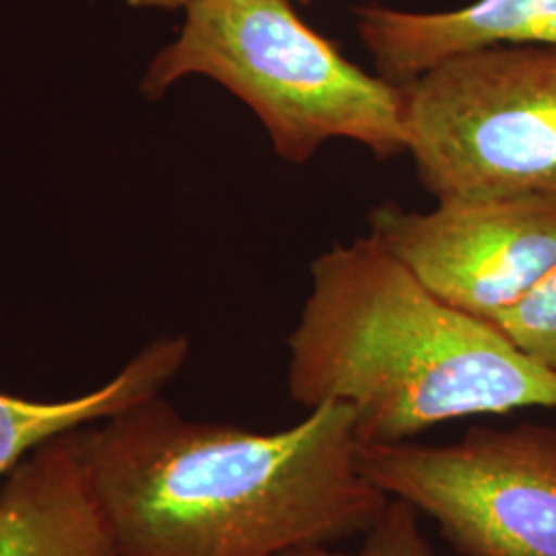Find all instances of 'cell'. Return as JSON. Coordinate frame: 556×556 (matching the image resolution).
Listing matches in <instances>:
<instances>
[{"instance_id":"3","label":"cell","mask_w":556,"mask_h":556,"mask_svg":"<svg viewBox=\"0 0 556 556\" xmlns=\"http://www.w3.org/2000/svg\"><path fill=\"white\" fill-rule=\"evenodd\" d=\"M204 77L243 101L280 160L301 165L328 140H355L379 161L406 153L402 87L369 75L301 20L293 0H202L149 62L140 93L163 98Z\"/></svg>"},{"instance_id":"10","label":"cell","mask_w":556,"mask_h":556,"mask_svg":"<svg viewBox=\"0 0 556 556\" xmlns=\"http://www.w3.org/2000/svg\"><path fill=\"white\" fill-rule=\"evenodd\" d=\"M489 321L521 353L556 376V266L534 289Z\"/></svg>"},{"instance_id":"4","label":"cell","mask_w":556,"mask_h":556,"mask_svg":"<svg viewBox=\"0 0 556 556\" xmlns=\"http://www.w3.org/2000/svg\"><path fill=\"white\" fill-rule=\"evenodd\" d=\"M400 87L406 153L438 202L556 200V48L470 50Z\"/></svg>"},{"instance_id":"6","label":"cell","mask_w":556,"mask_h":556,"mask_svg":"<svg viewBox=\"0 0 556 556\" xmlns=\"http://www.w3.org/2000/svg\"><path fill=\"white\" fill-rule=\"evenodd\" d=\"M369 236L431 293L491 319L555 268L556 200H457L431 213L381 204Z\"/></svg>"},{"instance_id":"5","label":"cell","mask_w":556,"mask_h":556,"mask_svg":"<svg viewBox=\"0 0 556 556\" xmlns=\"http://www.w3.org/2000/svg\"><path fill=\"white\" fill-rule=\"evenodd\" d=\"M358 468L462 556H556V427H472L450 445L358 443Z\"/></svg>"},{"instance_id":"12","label":"cell","mask_w":556,"mask_h":556,"mask_svg":"<svg viewBox=\"0 0 556 556\" xmlns=\"http://www.w3.org/2000/svg\"><path fill=\"white\" fill-rule=\"evenodd\" d=\"M132 9H151V11H186L188 7L202 0H122ZM299 4H309L312 0H293Z\"/></svg>"},{"instance_id":"7","label":"cell","mask_w":556,"mask_h":556,"mask_svg":"<svg viewBox=\"0 0 556 556\" xmlns=\"http://www.w3.org/2000/svg\"><path fill=\"white\" fill-rule=\"evenodd\" d=\"M0 556H118L91 477L89 427L46 441L9 472Z\"/></svg>"},{"instance_id":"2","label":"cell","mask_w":556,"mask_h":556,"mask_svg":"<svg viewBox=\"0 0 556 556\" xmlns=\"http://www.w3.org/2000/svg\"><path fill=\"white\" fill-rule=\"evenodd\" d=\"M289 346V394L342 402L358 443H402L456 418L556 408V376L489 319L431 293L379 241L337 243L312 262Z\"/></svg>"},{"instance_id":"8","label":"cell","mask_w":556,"mask_h":556,"mask_svg":"<svg viewBox=\"0 0 556 556\" xmlns=\"http://www.w3.org/2000/svg\"><path fill=\"white\" fill-rule=\"evenodd\" d=\"M355 27L376 75L406 85L439 62L470 50L556 48V0H475L439 13L363 4L355 9Z\"/></svg>"},{"instance_id":"1","label":"cell","mask_w":556,"mask_h":556,"mask_svg":"<svg viewBox=\"0 0 556 556\" xmlns=\"http://www.w3.org/2000/svg\"><path fill=\"white\" fill-rule=\"evenodd\" d=\"M357 450L342 402L277 433L181 417L161 394L89 425L118 556H280L367 532L390 497Z\"/></svg>"},{"instance_id":"11","label":"cell","mask_w":556,"mask_h":556,"mask_svg":"<svg viewBox=\"0 0 556 556\" xmlns=\"http://www.w3.org/2000/svg\"><path fill=\"white\" fill-rule=\"evenodd\" d=\"M280 556H438L418 526V511L402 498L390 497L365 532L357 553H337L330 546L295 548Z\"/></svg>"},{"instance_id":"9","label":"cell","mask_w":556,"mask_h":556,"mask_svg":"<svg viewBox=\"0 0 556 556\" xmlns=\"http://www.w3.org/2000/svg\"><path fill=\"white\" fill-rule=\"evenodd\" d=\"M188 355V338L163 337L149 342L114 378L89 394L41 402L0 392V475L11 472L50 439L160 396L181 371Z\"/></svg>"}]
</instances>
